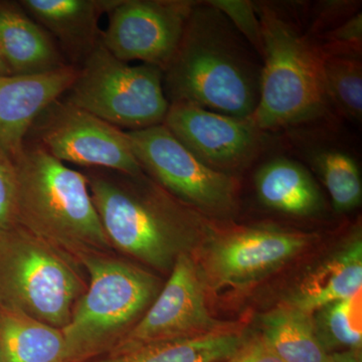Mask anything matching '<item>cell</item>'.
I'll return each instance as SVG.
<instances>
[{"label":"cell","mask_w":362,"mask_h":362,"mask_svg":"<svg viewBox=\"0 0 362 362\" xmlns=\"http://www.w3.org/2000/svg\"><path fill=\"white\" fill-rule=\"evenodd\" d=\"M357 1H321L315 6L313 18L308 30L310 37L315 39L322 33L332 30L333 28L346 21L350 16L358 13Z\"/></svg>","instance_id":"83f0119b"},{"label":"cell","mask_w":362,"mask_h":362,"mask_svg":"<svg viewBox=\"0 0 362 362\" xmlns=\"http://www.w3.org/2000/svg\"><path fill=\"white\" fill-rule=\"evenodd\" d=\"M326 362H362V351L361 349H351L332 352L328 354Z\"/></svg>","instance_id":"f546056e"},{"label":"cell","mask_w":362,"mask_h":362,"mask_svg":"<svg viewBox=\"0 0 362 362\" xmlns=\"http://www.w3.org/2000/svg\"><path fill=\"white\" fill-rule=\"evenodd\" d=\"M326 92L332 108L356 123L362 119V62L359 56H324Z\"/></svg>","instance_id":"cb8c5ba5"},{"label":"cell","mask_w":362,"mask_h":362,"mask_svg":"<svg viewBox=\"0 0 362 362\" xmlns=\"http://www.w3.org/2000/svg\"><path fill=\"white\" fill-rule=\"evenodd\" d=\"M13 75L8 66H7L6 59H4V54H2L1 49H0V76Z\"/></svg>","instance_id":"4dcf8cb0"},{"label":"cell","mask_w":362,"mask_h":362,"mask_svg":"<svg viewBox=\"0 0 362 362\" xmlns=\"http://www.w3.org/2000/svg\"><path fill=\"white\" fill-rule=\"evenodd\" d=\"M13 161L18 226L78 262L114 252L84 173L28 142Z\"/></svg>","instance_id":"277c9868"},{"label":"cell","mask_w":362,"mask_h":362,"mask_svg":"<svg viewBox=\"0 0 362 362\" xmlns=\"http://www.w3.org/2000/svg\"><path fill=\"white\" fill-rule=\"evenodd\" d=\"M80 263L88 286L62 329L68 362L108 354L139 322L163 286L153 272L113 252L90 255Z\"/></svg>","instance_id":"5b68a950"},{"label":"cell","mask_w":362,"mask_h":362,"mask_svg":"<svg viewBox=\"0 0 362 362\" xmlns=\"http://www.w3.org/2000/svg\"><path fill=\"white\" fill-rule=\"evenodd\" d=\"M197 1L117 0L101 32V44L121 61H140L165 70Z\"/></svg>","instance_id":"7c38bea8"},{"label":"cell","mask_w":362,"mask_h":362,"mask_svg":"<svg viewBox=\"0 0 362 362\" xmlns=\"http://www.w3.org/2000/svg\"><path fill=\"white\" fill-rule=\"evenodd\" d=\"M90 197L114 251L161 273L211 233L206 216L183 204L146 173L88 168Z\"/></svg>","instance_id":"6da1fadb"},{"label":"cell","mask_w":362,"mask_h":362,"mask_svg":"<svg viewBox=\"0 0 362 362\" xmlns=\"http://www.w3.org/2000/svg\"><path fill=\"white\" fill-rule=\"evenodd\" d=\"M261 325L262 337L283 361L326 362L312 314L282 304L262 316Z\"/></svg>","instance_id":"44dd1931"},{"label":"cell","mask_w":362,"mask_h":362,"mask_svg":"<svg viewBox=\"0 0 362 362\" xmlns=\"http://www.w3.org/2000/svg\"><path fill=\"white\" fill-rule=\"evenodd\" d=\"M225 362H284L274 352L262 335L247 337L235 354Z\"/></svg>","instance_id":"f1b7e54d"},{"label":"cell","mask_w":362,"mask_h":362,"mask_svg":"<svg viewBox=\"0 0 362 362\" xmlns=\"http://www.w3.org/2000/svg\"><path fill=\"white\" fill-rule=\"evenodd\" d=\"M62 99L127 131L163 124L169 108L161 69L131 66L101 42L78 68L77 78Z\"/></svg>","instance_id":"52a82bcc"},{"label":"cell","mask_w":362,"mask_h":362,"mask_svg":"<svg viewBox=\"0 0 362 362\" xmlns=\"http://www.w3.org/2000/svg\"><path fill=\"white\" fill-rule=\"evenodd\" d=\"M0 49L13 75H35L69 66L56 40L18 2L0 1Z\"/></svg>","instance_id":"e0dca14e"},{"label":"cell","mask_w":362,"mask_h":362,"mask_svg":"<svg viewBox=\"0 0 362 362\" xmlns=\"http://www.w3.org/2000/svg\"><path fill=\"white\" fill-rule=\"evenodd\" d=\"M206 289L201 265L192 254L181 255L148 310L109 354L147 343L206 337L237 329L232 324L211 316L206 305Z\"/></svg>","instance_id":"30bf717a"},{"label":"cell","mask_w":362,"mask_h":362,"mask_svg":"<svg viewBox=\"0 0 362 362\" xmlns=\"http://www.w3.org/2000/svg\"><path fill=\"white\" fill-rule=\"evenodd\" d=\"M257 54L220 11L197 1L163 71L169 104L183 102L233 118H251L261 89Z\"/></svg>","instance_id":"7a4b0ae2"},{"label":"cell","mask_w":362,"mask_h":362,"mask_svg":"<svg viewBox=\"0 0 362 362\" xmlns=\"http://www.w3.org/2000/svg\"><path fill=\"white\" fill-rule=\"evenodd\" d=\"M324 56H359L362 52V13L350 16L314 39Z\"/></svg>","instance_id":"484cf974"},{"label":"cell","mask_w":362,"mask_h":362,"mask_svg":"<svg viewBox=\"0 0 362 362\" xmlns=\"http://www.w3.org/2000/svg\"><path fill=\"white\" fill-rule=\"evenodd\" d=\"M312 316L317 338L326 354L361 349V293L325 305Z\"/></svg>","instance_id":"603a6c76"},{"label":"cell","mask_w":362,"mask_h":362,"mask_svg":"<svg viewBox=\"0 0 362 362\" xmlns=\"http://www.w3.org/2000/svg\"><path fill=\"white\" fill-rule=\"evenodd\" d=\"M259 202L271 211L309 218L324 209V199L315 178L294 159L278 156L259 166L254 177Z\"/></svg>","instance_id":"ac0fdd59"},{"label":"cell","mask_w":362,"mask_h":362,"mask_svg":"<svg viewBox=\"0 0 362 362\" xmlns=\"http://www.w3.org/2000/svg\"><path fill=\"white\" fill-rule=\"evenodd\" d=\"M262 58L263 37L256 4L249 0H209Z\"/></svg>","instance_id":"d4e9b609"},{"label":"cell","mask_w":362,"mask_h":362,"mask_svg":"<svg viewBox=\"0 0 362 362\" xmlns=\"http://www.w3.org/2000/svg\"><path fill=\"white\" fill-rule=\"evenodd\" d=\"M117 0H21L26 13L54 37L69 64L80 68L101 42L99 21Z\"/></svg>","instance_id":"9a60e30c"},{"label":"cell","mask_w":362,"mask_h":362,"mask_svg":"<svg viewBox=\"0 0 362 362\" xmlns=\"http://www.w3.org/2000/svg\"><path fill=\"white\" fill-rule=\"evenodd\" d=\"M255 4L261 23L263 63L259 104L249 120L268 133L325 118L332 106L316 40L278 4Z\"/></svg>","instance_id":"3957f363"},{"label":"cell","mask_w":362,"mask_h":362,"mask_svg":"<svg viewBox=\"0 0 362 362\" xmlns=\"http://www.w3.org/2000/svg\"><path fill=\"white\" fill-rule=\"evenodd\" d=\"M163 125L204 165L235 176L262 153L265 132L238 119L183 102L169 104Z\"/></svg>","instance_id":"4fadbf2b"},{"label":"cell","mask_w":362,"mask_h":362,"mask_svg":"<svg viewBox=\"0 0 362 362\" xmlns=\"http://www.w3.org/2000/svg\"><path fill=\"white\" fill-rule=\"evenodd\" d=\"M239 329L139 345L88 362H225L246 341Z\"/></svg>","instance_id":"d6986e66"},{"label":"cell","mask_w":362,"mask_h":362,"mask_svg":"<svg viewBox=\"0 0 362 362\" xmlns=\"http://www.w3.org/2000/svg\"><path fill=\"white\" fill-rule=\"evenodd\" d=\"M18 223V177L16 164L0 148V235Z\"/></svg>","instance_id":"4316f807"},{"label":"cell","mask_w":362,"mask_h":362,"mask_svg":"<svg viewBox=\"0 0 362 362\" xmlns=\"http://www.w3.org/2000/svg\"><path fill=\"white\" fill-rule=\"evenodd\" d=\"M126 134L143 173L169 194L206 218H228L237 213L235 176L204 165L163 124Z\"/></svg>","instance_id":"ba28073f"},{"label":"cell","mask_w":362,"mask_h":362,"mask_svg":"<svg viewBox=\"0 0 362 362\" xmlns=\"http://www.w3.org/2000/svg\"><path fill=\"white\" fill-rule=\"evenodd\" d=\"M308 158L337 213H349L361 206V175L354 157L337 147L324 146L309 152Z\"/></svg>","instance_id":"7402d4cb"},{"label":"cell","mask_w":362,"mask_h":362,"mask_svg":"<svg viewBox=\"0 0 362 362\" xmlns=\"http://www.w3.org/2000/svg\"><path fill=\"white\" fill-rule=\"evenodd\" d=\"M87 286L80 262L23 226L0 235V306L63 329Z\"/></svg>","instance_id":"8992f818"},{"label":"cell","mask_w":362,"mask_h":362,"mask_svg":"<svg viewBox=\"0 0 362 362\" xmlns=\"http://www.w3.org/2000/svg\"><path fill=\"white\" fill-rule=\"evenodd\" d=\"M64 162L126 175L143 173L126 131L59 99L33 124L26 140ZM26 143V141H25Z\"/></svg>","instance_id":"9c48e42d"},{"label":"cell","mask_w":362,"mask_h":362,"mask_svg":"<svg viewBox=\"0 0 362 362\" xmlns=\"http://www.w3.org/2000/svg\"><path fill=\"white\" fill-rule=\"evenodd\" d=\"M0 362H68L63 331L0 306Z\"/></svg>","instance_id":"ffe728a7"},{"label":"cell","mask_w":362,"mask_h":362,"mask_svg":"<svg viewBox=\"0 0 362 362\" xmlns=\"http://www.w3.org/2000/svg\"><path fill=\"white\" fill-rule=\"evenodd\" d=\"M78 68L66 66L35 75L0 76V148L16 159L40 114L70 89Z\"/></svg>","instance_id":"5bb4252c"},{"label":"cell","mask_w":362,"mask_h":362,"mask_svg":"<svg viewBox=\"0 0 362 362\" xmlns=\"http://www.w3.org/2000/svg\"><path fill=\"white\" fill-rule=\"evenodd\" d=\"M362 239L356 228L341 246L300 280L284 304L313 314L361 293Z\"/></svg>","instance_id":"2e32d148"},{"label":"cell","mask_w":362,"mask_h":362,"mask_svg":"<svg viewBox=\"0 0 362 362\" xmlns=\"http://www.w3.org/2000/svg\"><path fill=\"white\" fill-rule=\"evenodd\" d=\"M312 239L310 233L279 226L235 228L213 235L199 264L207 288L243 289L291 261Z\"/></svg>","instance_id":"8fae6325"}]
</instances>
